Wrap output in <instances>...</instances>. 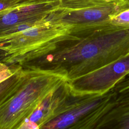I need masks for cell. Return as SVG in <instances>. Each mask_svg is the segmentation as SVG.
<instances>
[{"mask_svg": "<svg viewBox=\"0 0 129 129\" xmlns=\"http://www.w3.org/2000/svg\"><path fill=\"white\" fill-rule=\"evenodd\" d=\"M128 54L129 27L109 25L68 41L27 66L61 71L71 82Z\"/></svg>", "mask_w": 129, "mask_h": 129, "instance_id": "6da1fadb", "label": "cell"}, {"mask_svg": "<svg viewBox=\"0 0 129 129\" xmlns=\"http://www.w3.org/2000/svg\"><path fill=\"white\" fill-rule=\"evenodd\" d=\"M81 36L73 25L58 18L56 11L32 27L1 37L0 61L8 66H22Z\"/></svg>", "mask_w": 129, "mask_h": 129, "instance_id": "7a4b0ae2", "label": "cell"}, {"mask_svg": "<svg viewBox=\"0 0 129 129\" xmlns=\"http://www.w3.org/2000/svg\"><path fill=\"white\" fill-rule=\"evenodd\" d=\"M23 68L25 74L19 87L0 104V129H18L42 101L67 80L61 71Z\"/></svg>", "mask_w": 129, "mask_h": 129, "instance_id": "3957f363", "label": "cell"}, {"mask_svg": "<svg viewBox=\"0 0 129 129\" xmlns=\"http://www.w3.org/2000/svg\"><path fill=\"white\" fill-rule=\"evenodd\" d=\"M114 99L111 90L102 94L84 93L71 86L53 115L38 129H94Z\"/></svg>", "mask_w": 129, "mask_h": 129, "instance_id": "277c9868", "label": "cell"}, {"mask_svg": "<svg viewBox=\"0 0 129 129\" xmlns=\"http://www.w3.org/2000/svg\"><path fill=\"white\" fill-rule=\"evenodd\" d=\"M129 8V0H113L77 10L60 7L56 11L59 19L73 25L77 32H85L109 26L110 18Z\"/></svg>", "mask_w": 129, "mask_h": 129, "instance_id": "5b68a950", "label": "cell"}, {"mask_svg": "<svg viewBox=\"0 0 129 129\" xmlns=\"http://www.w3.org/2000/svg\"><path fill=\"white\" fill-rule=\"evenodd\" d=\"M129 73V54L94 71L69 82L75 90L84 93L104 94Z\"/></svg>", "mask_w": 129, "mask_h": 129, "instance_id": "8992f818", "label": "cell"}, {"mask_svg": "<svg viewBox=\"0 0 129 129\" xmlns=\"http://www.w3.org/2000/svg\"><path fill=\"white\" fill-rule=\"evenodd\" d=\"M50 10V5L47 1L35 0L24 2L16 7L0 11V37L15 25L46 18L52 13Z\"/></svg>", "mask_w": 129, "mask_h": 129, "instance_id": "52a82bcc", "label": "cell"}, {"mask_svg": "<svg viewBox=\"0 0 129 129\" xmlns=\"http://www.w3.org/2000/svg\"><path fill=\"white\" fill-rule=\"evenodd\" d=\"M71 88L68 80L50 93L18 129H38L54 114Z\"/></svg>", "mask_w": 129, "mask_h": 129, "instance_id": "ba28073f", "label": "cell"}, {"mask_svg": "<svg viewBox=\"0 0 129 129\" xmlns=\"http://www.w3.org/2000/svg\"><path fill=\"white\" fill-rule=\"evenodd\" d=\"M94 129H129V98H114Z\"/></svg>", "mask_w": 129, "mask_h": 129, "instance_id": "9c48e42d", "label": "cell"}, {"mask_svg": "<svg viewBox=\"0 0 129 129\" xmlns=\"http://www.w3.org/2000/svg\"><path fill=\"white\" fill-rule=\"evenodd\" d=\"M25 73V69L16 65L13 75L0 84V104L8 99L20 85Z\"/></svg>", "mask_w": 129, "mask_h": 129, "instance_id": "30bf717a", "label": "cell"}, {"mask_svg": "<svg viewBox=\"0 0 129 129\" xmlns=\"http://www.w3.org/2000/svg\"><path fill=\"white\" fill-rule=\"evenodd\" d=\"M113 0H59L60 7L68 10L85 8Z\"/></svg>", "mask_w": 129, "mask_h": 129, "instance_id": "8fae6325", "label": "cell"}, {"mask_svg": "<svg viewBox=\"0 0 129 129\" xmlns=\"http://www.w3.org/2000/svg\"><path fill=\"white\" fill-rule=\"evenodd\" d=\"M109 25L114 27H129V8L112 16L109 20Z\"/></svg>", "mask_w": 129, "mask_h": 129, "instance_id": "7c38bea8", "label": "cell"}, {"mask_svg": "<svg viewBox=\"0 0 129 129\" xmlns=\"http://www.w3.org/2000/svg\"><path fill=\"white\" fill-rule=\"evenodd\" d=\"M16 65L8 66L0 61V84L10 78L14 73Z\"/></svg>", "mask_w": 129, "mask_h": 129, "instance_id": "4fadbf2b", "label": "cell"}, {"mask_svg": "<svg viewBox=\"0 0 129 129\" xmlns=\"http://www.w3.org/2000/svg\"><path fill=\"white\" fill-rule=\"evenodd\" d=\"M24 2H19L17 0H0V11L16 7Z\"/></svg>", "mask_w": 129, "mask_h": 129, "instance_id": "5bb4252c", "label": "cell"}, {"mask_svg": "<svg viewBox=\"0 0 129 129\" xmlns=\"http://www.w3.org/2000/svg\"><path fill=\"white\" fill-rule=\"evenodd\" d=\"M19 2H26V1H35V0H17Z\"/></svg>", "mask_w": 129, "mask_h": 129, "instance_id": "9a60e30c", "label": "cell"}, {"mask_svg": "<svg viewBox=\"0 0 129 129\" xmlns=\"http://www.w3.org/2000/svg\"><path fill=\"white\" fill-rule=\"evenodd\" d=\"M128 83H129V74H128Z\"/></svg>", "mask_w": 129, "mask_h": 129, "instance_id": "2e32d148", "label": "cell"}]
</instances>
